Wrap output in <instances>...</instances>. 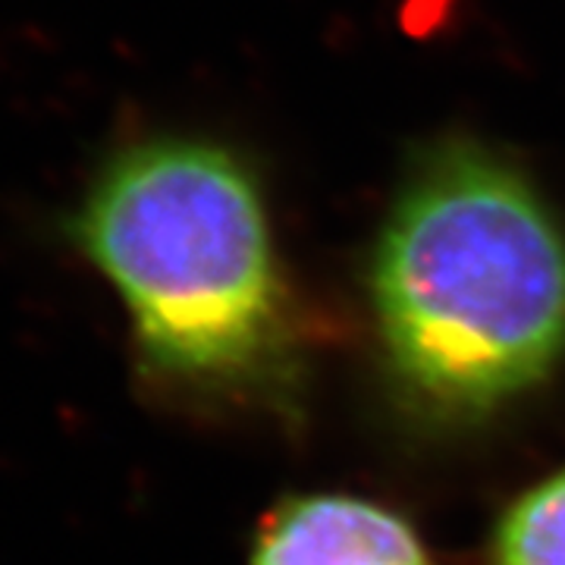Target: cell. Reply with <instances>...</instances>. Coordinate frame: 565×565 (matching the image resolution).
I'll list each match as a JSON object with an SVG mask.
<instances>
[{
    "label": "cell",
    "mask_w": 565,
    "mask_h": 565,
    "mask_svg": "<svg viewBox=\"0 0 565 565\" xmlns=\"http://www.w3.org/2000/svg\"><path fill=\"white\" fill-rule=\"evenodd\" d=\"M61 233L120 299L154 386L248 399L296 381V327L262 182L236 148L180 129L114 141Z\"/></svg>",
    "instance_id": "obj_1"
},
{
    "label": "cell",
    "mask_w": 565,
    "mask_h": 565,
    "mask_svg": "<svg viewBox=\"0 0 565 565\" xmlns=\"http://www.w3.org/2000/svg\"><path fill=\"white\" fill-rule=\"evenodd\" d=\"M371 302L405 396L437 418H484L563 359V223L500 148L434 141L381 226Z\"/></svg>",
    "instance_id": "obj_2"
},
{
    "label": "cell",
    "mask_w": 565,
    "mask_h": 565,
    "mask_svg": "<svg viewBox=\"0 0 565 565\" xmlns=\"http://www.w3.org/2000/svg\"><path fill=\"white\" fill-rule=\"evenodd\" d=\"M255 565H430L396 512L355 497L289 500L258 534Z\"/></svg>",
    "instance_id": "obj_3"
},
{
    "label": "cell",
    "mask_w": 565,
    "mask_h": 565,
    "mask_svg": "<svg viewBox=\"0 0 565 565\" xmlns=\"http://www.w3.org/2000/svg\"><path fill=\"white\" fill-rule=\"evenodd\" d=\"M493 565H565V468L505 512L493 534Z\"/></svg>",
    "instance_id": "obj_4"
}]
</instances>
